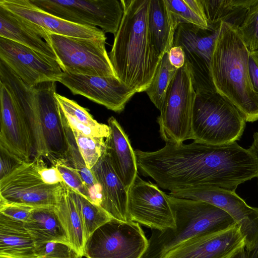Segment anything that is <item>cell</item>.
Listing matches in <instances>:
<instances>
[{
    "label": "cell",
    "instance_id": "cell-1",
    "mask_svg": "<svg viewBox=\"0 0 258 258\" xmlns=\"http://www.w3.org/2000/svg\"><path fill=\"white\" fill-rule=\"evenodd\" d=\"M123 15L108 54L116 77L136 93L146 91L161 58L148 26L150 0H121Z\"/></svg>",
    "mask_w": 258,
    "mask_h": 258
},
{
    "label": "cell",
    "instance_id": "cell-2",
    "mask_svg": "<svg viewBox=\"0 0 258 258\" xmlns=\"http://www.w3.org/2000/svg\"><path fill=\"white\" fill-rule=\"evenodd\" d=\"M249 52L237 28L222 22L211 62V75L216 91L232 103L246 122L258 120V94L249 76Z\"/></svg>",
    "mask_w": 258,
    "mask_h": 258
},
{
    "label": "cell",
    "instance_id": "cell-3",
    "mask_svg": "<svg viewBox=\"0 0 258 258\" xmlns=\"http://www.w3.org/2000/svg\"><path fill=\"white\" fill-rule=\"evenodd\" d=\"M167 195L175 227L163 231L153 229L143 258H163L183 242L224 229L236 223L226 212L213 205Z\"/></svg>",
    "mask_w": 258,
    "mask_h": 258
},
{
    "label": "cell",
    "instance_id": "cell-4",
    "mask_svg": "<svg viewBox=\"0 0 258 258\" xmlns=\"http://www.w3.org/2000/svg\"><path fill=\"white\" fill-rule=\"evenodd\" d=\"M56 86V82L51 81L35 86L34 101L22 110L31 131L34 155L43 157L51 164L66 158L68 152Z\"/></svg>",
    "mask_w": 258,
    "mask_h": 258
},
{
    "label": "cell",
    "instance_id": "cell-5",
    "mask_svg": "<svg viewBox=\"0 0 258 258\" xmlns=\"http://www.w3.org/2000/svg\"><path fill=\"white\" fill-rule=\"evenodd\" d=\"M246 121L240 111L217 92L197 93L194 105L191 139L212 145L239 140Z\"/></svg>",
    "mask_w": 258,
    "mask_h": 258
},
{
    "label": "cell",
    "instance_id": "cell-6",
    "mask_svg": "<svg viewBox=\"0 0 258 258\" xmlns=\"http://www.w3.org/2000/svg\"><path fill=\"white\" fill-rule=\"evenodd\" d=\"M196 94L191 74L185 63L177 70L171 81L157 117L160 136L166 144L178 145L191 139Z\"/></svg>",
    "mask_w": 258,
    "mask_h": 258
},
{
    "label": "cell",
    "instance_id": "cell-7",
    "mask_svg": "<svg viewBox=\"0 0 258 258\" xmlns=\"http://www.w3.org/2000/svg\"><path fill=\"white\" fill-rule=\"evenodd\" d=\"M148 239L139 223L111 218L98 228L85 242L87 258H143Z\"/></svg>",
    "mask_w": 258,
    "mask_h": 258
},
{
    "label": "cell",
    "instance_id": "cell-8",
    "mask_svg": "<svg viewBox=\"0 0 258 258\" xmlns=\"http://www.w3.org/2000/svg\"><path fill=\"white\" fill-rule=\"evenodd\" d=\"M52 47L63 72L116 77L105 48L106 40L50 34Z\"/></svg>",
    "mask_w": 258,
    "mask_h": 258
},
{
    "label": "cell",
    "instance_id": "cell-9",
    "mask_svg": "<svg viewBox=\"0 0 258 258\" xmlns=\"http://www.w3.org/2000/svg\"><path fill=\"white\" fill-rule=\"evenodd\" d=\"M39 9L67 21L117 32L123 9L117 0H30Z\"/></svg>",
    "mask_w": 258,
    "mask_h": 258
},
{
    "label": "cell",
    "instance_id": "cell-10",
    "mask_svg": "<svg viewBox=\"0 0 258 258\" xmlns=\"http://www.w3.org/2000/svg\"><path fill=\"white\" fill-rule=\"evenodd\" d=\"M220 27L205 29L189 23L179 24L175 30L173 46H181L185 63L191 76L196 93L217 92L211 75V62Z\"/></svg>",
    "mask_w": 258,
    "mask_h": 258
},
{
    "label": "cell",
    "instance_id": "cell-11",
    "mask_svg": "<svg viewBox=\"0 0 258 258\" xmlns=\"http://www.w3.org/2000/svg\"><path fill=\"white\" fill-rule=\"evenodd\" d=\"M61 187V183L48 185L43 181L33 157L0 180V199L33 208L55 207Z\"/></svg>",
    "mask_w": 258,
    "mask_h": 258
},
{
    "label": "cell",
    "instance_id": "cell-12",
    "mask_svg": "<svg viewBox=\"0 0 258 258\" xmlns=\"http://www.w3.org/2000/svg\"><path fill=\"white\" fill-rule=\"evenodd\" d=\"M169 195L181 199L204 202L229 214L241 228L247 252L253 250L258 240V208L248 205L235 192L209 186L174 191Z\"/></svg>",
    "mask_w": 258,
    "mask_h": 258
},
{
    "label": "cell",
    "instance_id": "cell-13",
    "mask_svg": "<svg viewBox=\"0 0 258 258\" xmlns=\"http://www.w3.org/2000/svg\"><path fill=\"white\" fill-rule=\"evenodd\" d=\"M127 210L130 221L152 229L163 231L175 227L168 195L138 175L129 189Z\"/></svg>",
    "mask_w": 258,
    "mask_h": 258
},
{
    "label": "cell",
    "instance_id": "cell-14",
    "mask_svg": "<svg viewBox=\"0 0 258 258\" xmlns=\"http://www.w3.org/2000/svg\"><path fill=\"white\" fill-rule=\"evenodd\" d=\"M0 59L30 87L45 82H58L63 73L54 59L1 37Z\"/></svg>",
    "mask_w": 258,
    "mask_h": 258
},
{
    "label": "cell",
    "instance_id": "cell-15",
    "mask_svg": "<svg viewBox=\"0 0 258 258\" xmlns=\"http://www.w3.org/2000/svg\"><path fill=\"white\" fill-rule=\"evenodd\" d=\"M74 95L83 96L116 112L123 110L136 93L116 77H102L63 72L58 81Z\"/></svg>",
    "mask_w": 258,
    "mask_h": 258
},
{
    "label": "cell",
    "instance_id": "cell-16",
    "mask_svg": "<svg viewBox=\"0 0 258 258\" xmlns=\"http://www.w3.org/2000/svg\"><path fill=\"white\" fill-rule=\"evenodd\" d=\"M0 101V146L21 162H29L34 153L30 130L11 92L2 83Z\"/></svg>",
    "mask_w": 258,
    "mask_h": 258
},
{
    "label": "cell",
    "instance_id": "cell-17",
    "mask_svg": "<svg viewBox=\"0 0 258 258\" xmlns=\"http://www.w3.org/2000/svg\"><path fill=\"white\" fill-rule=\"evenodd\" d=\"M245 247L236 223L228 227L192 238L169 250L163 258H231Z\"/></svg>",
    "mask_w": 258,
    "mask_h": 258
},
{
    "label": "cell",
    "instance_id": "cell-18",
    "mask_svg": "<svg viewBox=\"0 0 258 258\" xmlns=\"http://www.w3.org/2000/svg\"><path fill=\"white\" fill-rule=\"evenodd\" d=\"M0 6L46 30L50 33L69 37L106 40L97 27L70 22L42 11L30 0H1Z\"/></svg>",
    "mask_w": 258,
    "mask_h": 258
},
{
    "label": "cell",
    "instance_id": "cell-19",
    "mask_svg": "<svg viewBox=\"0 0 258 258\" xmlns=\"http://www.w3.org/2000/svg\"><path fill=\"white\" fill-rule=\"evenodd\" d=\"M91 170L100 187V206L112 218L130 221L129 190L116 174L106 150Z\"/></svg>",
    "mask_w": 258,
    "mask_h": 258
},
{
    "label": "cell",
    "instance_id": "cell-20",
    "mask_svg": "<svg viewBox=\"0 0 258 258\" xmlns=\"http://www.w3.org/2000/svg\"><path fill=\"white\" fill-rule=\"evenodd\" d=\"M50 34L41 27L0 6L1 37L25 45L58 62Z\"/></svg>",
    "mask_w": 258,
    "mask_h": 258
},
{
    "label": "cell",
    "instance_id": "cell-21",
    "mask_svg": "<svg viewBox=\"0 0 258 258\" xmlns=\"http://www.w3.org/2000/svg\"><path fill=\"white\" fill-rule=\"evenodd\" d=\"M107 122L109 135L105 140L106 151L116 174L129 190L138 175L135 152L128 136L117 120L111 116Z\"/></svg>",
    "mask_w": 258,
    "mask_h": 258
},
{
    "label": "cell",
    "instance_id": "cell-22",
    "mask_svg": "<svg viewBox=\"0 0 258 258\" xmlns=\"http://www.w3.org/2000/svg\"><path fill=\"white\" fill-rule=\"evenodd\" d=\"M0 258H37L36 241L24 225L0 214Z\"/></svg>",
    "mask_w": 258,
    "mask_h": 258
},
{
    "label": "cell",
    "instance_id": "cell-23",
    "mask_svg": "<svg viewBox=\"0 0 258 258\" xmlns=\"http://www.w3.org/2000/svg\"><path fill=\"white\" fill-rule=\"evenodd\" d=\"M148 26L152 45L162 58L172 47L176 29L165 0H150Z\"/></svg>",
    "mask_w": 258,
    "mask_h": 258
},
{
    "label": "cell",
    "instance_id": "cell-24",
    "mask_svg": "<svg viewBox=\"0 0 258 258\" xmlns=\"http://www.w3.org/2000/svg\"><path fill=\"white\" fill-rule=\"evenodd\" d=\"M258 0H200L209 27H219L221 23L238 29L250 8Z\"/></svg>",
    "mask_w": 258,
    "mask_h": 258
},
{
    "label": "cell",
    "instance_id": "cell-25",
    "mask_svg": "<svg viewBox=\"0 0 258 258\" xmlns=\"http://www.w3.org/2000/svg\"><path fill=\"white\" fill-rule=\"evenodd\" d=\"M24 225L36 242L60 241L70 243L54 207L34 208Z\"/></svg>",
    "mask_w": 258,
    "mask_h": 258
},
{
    "label": "cell",
    "instance_id": "cell-26",
    "mask_svg": "<svg viewBox=\"0 0 258 258\" xmlns=\"http://www.w3.org/2000/svg\"><path fill=\"white\" fill-rule=\"evenodd\" d=\"M55 210L67 233L70 244L83 256L85 240L82 222L67 184L61 182Z\"/></svg>",
    "mask_w": 258,
    "mask_h": 258
},
{
    "label": "cell",
    "instance_id": "cell-27",
    "mask_svg": "<svg viewBox=\"0 0 258 258\" xmlns=\"http://www.w3.org/2000/svg\"><path fill=\"white\" fill-rule=\"evenodd\" d=\"M60 115L68 147L66 159L77 170L85 183L91 195L93 202L99 205L101 201L100 187L91 169L86 165L73 132L63 112L60 108Z\"/></svg>",
    "mask_w": 258,
    "mask_h": 258
},
{
    "label": "cell",
    "instance_id": "cell-28",
    "mask_svg": "<svg viewBox=\"0 0 258 258\" xmlns=\"http://www.w3.org/2000/svg\"><path fill=\"white\" fill-rule=\"evenodd\" d=\"M68 188L79 215L86 242L98 228L112 218L99 205L88 200L68 185Z\"/></svg>",
    "mask_w": 258,
    "mask_h": 258
},
{
    "label": "cell",
    "instance_id": "cell-29",
    "mask_svg": "<svg viewBox=\"0 0 258 258\" xmlns=\"http://www.w3.org/2000/svg\"><path fill=\"white\" fill-rule=\"evenodd\" d=\"M173 22L177 28L182 23H189L201 28L209 27L200 0H165Z\"/></svg>",
    "mask_w": 258,
    "mask_h": 258
},
{
    "label": "cell",
    "instance_id": "cell-30",
    "mask_svg": "<svg viewBox=\"0 0 258 258\" xmlns=\"http://www.w3.org/2000/svg\"><path fill=\"white\" fill-rule=\"evenodd\" d=\"M177 69L170 62L168 53L162 57L149 87L145 91L160 111L163 106L168 87Z\"/></svg>",
    "mask_w": 258,
    "mask_h": 258
},
{
    "label": "cell",
    "instance_id": "cell-31",
    "mask_svg": "<svg viewBox=\"0 0 258 258\" xmlns=\"http://www.w3.org/2000/svg\"><path fill=\"white\" fill-rule=\"evenodd\" d=\"M72 131L86 167L91 169L106 150L105 138L88 136Z\"/></svg>",
    "mask_w": 258,
    "mask_h": 258
},
{
    "label": "cell",
    "instance_id": "cell-32",
    "mask_svg": "<svg viewBox=\"0 0 258 258\" xmlns=\"http://www.w3.org/2000/svg\"><path fill=\"white\" fill-rule=\"evenodd\" d=\"M239 34L248 51H258V2L249 9L241 26Z\"/></svg>",
    "mask_w": 258,
    "mask_h": 258
},
{
    "label": "cell",
    "instance_id": "cell-33",
    "mask_svg": "<svg viewBox=\"0 0 258 258\" xmlns=\"http://www.w3.org/2000/svg\"><path fill=\"white\" fill-rule=\"evenodd\" d=\"M51 165L57 169L63 182L69 187L80 193L88 200L93 202L90 192L85 183L66 158L57 159Z\"/></svg>",
    "mask_w": 258,
    "mask_h": 258
},
{
    "label": "cell",
    "instance_id": "cell-34",
    "mask_svg": "<svg viewBox=\"0 0 258 258\" xmlns=\"http://www.w3.org/2000/svg\"><path fill=\"white\" fill-rule=\"evenodd\" d=\"M37 258H76L81 255L70 244L60 241L36 242Z\"/></svg>",
    "mask_w": 258,
    "mask_h": 258
},
{
    "label": "cell",
    "instance_id": "cell-35",
    "mask_svg": "<svg viewBox=\"0 0 258 258\" xmlns=\"http://www.w3.org/2000/svg\"><path fill=\"white\" fill-rule=\"evenodd\" d=\"M55 97L64 114L73 117L80 123L94 127H101L105 124L100 123L94 119L88 110L76 102L56 93Z\"/></svg>",
    "mask_w": 258,
    "mask_h": 258
},
{
    "label": "cell",
    "instance_id": "cell-36",
    "mask_svg": "<svg viewBox=\"0 0 258 258\" xmlns=\"http://www.w3.org/2000/svg\"><path fill=\"white\" fill-rule=\"evenodd\" d=\"M34 208L8 203L0 199V214L11 219L25 223Z\"/></svg>",
    "mask_w": 258,
    "mask_h": 258
},
{
    "label": "cell",
    "instance_id": "cell-37",
    "mask_svg": "<svg viewBox=\"0 0 258 258\" xmlns=\"http://www.w3.org/2000/svg\"><path fill=\"white\" fill-rule=\"evenodd\" d=\"M36 159L38 173L43 181L48 185H54L63 182L61 174L57 169L53 165L48 167L43 158L34 156Z\"/></svg>",
    "mask_w": 258,
    "mask_h": 258
},
{
    "label": "cell",
    "instance_id": "cell-38",
    "mask_svg": "<svg viewBox=\"0 0 258 258\" xmlns=\"http://www.w3.org/2000/svg\"><path fill=\"white\" fill-rule=\"evenodd\" d=\"M22 163L4 148L0 146V180Z\"/></svg>",
    "mask_w": 258,
    "mask_h": 258
},
{
    "label": "cell",
    "instance_id": "cell-39",
    "mask_svg": "<svg viewBox=\"0 0 258 258\" xmlns=\"http://www.w3.org/2000/svg\"><path fill=\"white\" fill-rule=\"evenodd\" d=\"M248 67L251 84L258 94V56L254 52H249Z\"/></svg>",
    "mask_w": 258,
    "mask_h": 258
},
{
    "label": "cell",
    "instance_id": "cell-40",
    "mask_svg": "<svg viewBox=\"0 0 258 258\" xmlns=\"http://www.w3.org/2000/svg\"><path fill=\"white\" fill-rule=\"evenodd\" d=\"M168 54L170 63L177 70L184 65L185 54L181 46H172L168 51Z\"/></svg>",
    "mask_w": 258,
    "mask_h": 258
},
{
    "label": "cell",
    "instance_id": "cell-41",
    "mask_svg": "<svg viewBox=\"0 0 258 258\" xmlns=\"http://www.w3.org/2000/svg\"><path fill=\"white\" fill-rule=\"evenodd\" d=\"M253 139V142L249 148L256 154L258 158V132H255L254 133ZM257 178L258 179V176ZM254 250L256 253L258 254V240L256 245H255Z\"/></svg>",
    "mask_w": 258,
    "mask_h": 258
},
{
    "label": "cell",
    "instance_id": "cell-42",
    "mask_svg": "<svg viewBox=\"0 0 258 258\" xmlns=\"http://www.w3.org/2000/svg\"><path fill=\"white\" fill-rule=\"evenodd\" d=\"M231 258H246V251L243 248Z\"/></svg>",
    "mask_w": 258,
    "mask_h": 258
},
{
    "label": "cell",
    "instance_id": "cell-43",
    "mask_svg": "<svg viewBox=\"0 0 258 258\" xmlns=\"http://www.w3.org/2000/svg\"><path fill=\"white\" fill-rule=\"evenodd\" d=\"M82 256H83L82 255H80V256H79L78 257H76V258H82Z\"/></svg>",
    "mask_w": 258,
    "mask_h": 258
},
{
    "label": "cell",
    "instance_id": "cell-44",
    "mask_svg": "<svg viewBox=\"0 0 258 258\" xmlns=\"http://www.w3.org/2000/svg\"><path fill=\"white\" fill-rule=\"evenodd\" d=\"M258 56V51L254 52Z\"/></svg>",
    "mask_w": 258,
    "mask_h": 258
}]
</instances>
